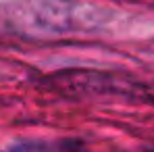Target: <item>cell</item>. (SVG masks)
<instances>
[{"label":"cell","instance_id":"obj_1","mask_svg":"<svg viewBox=\"0 0 154 152\" xmlns=\"http://www.w3.org/2000/svg\"><path fill=\"white\" fill-rule=\"evenodd\" d=\"M152 152H154V150H152Z\"/></svg>","mask_w":154,"mask_h":152}]
</instances>
